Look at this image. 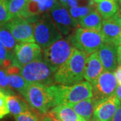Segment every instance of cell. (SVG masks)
<instances>
[{"label": "cell", "mask_w": 121, "mask_h": 121, "mask_svg": "<svg viewBox=\"0 0 121 121\" xmlns=\"http://www.w3.org/2000/svg\"><path fill=\"white\" fill-rule=\"evenodd\" d=\"M47 91L53 107L59 104L77 103L93 95L91 84L88 82H82L72 86L53 84L47 87Z\"/></svg>", "instance_id": "1"}, {"label": "cell", "mask_w": 121, "mask_h": 121, "mask_svg": "<svg viewBox=\"0 0 121 121\" xmlns=\"http://www.w3.org/2000/svg\"><path fill=\"white\" fill-rule=\"evenodd\" d=\"M88 55L75 48L69 59L54 73V82L63 86H72L83 79L85 63Z\"/></svg>", "instance_id": "2"}, {"label": "cell", "mask_w": 121, "mask_h": 121, "mask_svg": "<svg viewBox=\"0 0 121 121\" xmlns=\"http://www.w3.org/2000/svg\"><path fill=\"white\" fill-rule=\"evenodd\" d=\"M33 24L35 42L41 48L44 49L62 39V34L48 12L42 13Z\"/></svg>", "instance_id": "3"}, {"label": "cell", "mask_w": 121, "mask_h": 121, "mask_svg": "<svg viewBox=\"0 0 121 121\" xmlns=\"http://www.w3.org/2000/svg\"><path fill=\"white\" fill-rule=\"evenodd\" d=\"M69 42L75 48L91 55L98 51L104 40L100 32L79 27L69 36Z\"/></svg>", "instance_id": "4"}, {"label": "cell", "mask_w": 121, "mask_h": 121, "mask_svg": "<svg viewBox=\"0 0 121 121\" xmlns=\"http://www.w3.org/2000/svg\"><path fill=\"white\" fill-rule=\"evenodd\" d=\"M75 48L69 41L60 39L43 49L44 62L55 73L72 55Z\"/></svg>", "instance_id": "5"}, {"label": "cell", "mask_w": 121, "mask_h": 121, "mask_svg": "<svg viewBox=\"0 0 121 121\" xmlns=\"http://www.w3.org/2000/svg\"><path fill=\"white\" fill-rule=\"evenodd\" d=\"M54 72L43 60H35L21 67L20 74L28 83H39L48 87L55 84Z\"/></svg>", "instance_id": "6"}, {"label": "cell", "mask_w": 121, "mask_h": 121, "mask_svg": "<svg viewBox=\"0 0 121 121\" xmlns=\"http://www.w3.org/2000/svg\"><path fill=\"white\" fill-rule=\"evenodd\" d=\"M118 82L113 72L104 71L91 83L94 106L104 99L115 95Z\"/></svg>", "instance_id": "7"}, {"label": "cell", "mask_w": 121, "mask_h": 121, "mask_svg": "<svg viewBox=\"0 0 121 121\" xmlns=\"http://www.w3.org/2000/svg\"><path fill=\"white\" fill-rule=\"evenodd\" d=\"M22 96L31 108L43 114L47 113L52 103L47 91V87L39 83H28Z\"/></svg>", "instance_id": "8"}, {"label": "cell", "mask_w": 121, "mask_h": 121, "mask_svg": "<svg viewBox=\"0 0 121 121\" xmlns=\"http://www.w3.org/2000/svg\"><path fill=\"white\" fill-rule=\"evenodd\" d=\"M17 43H35L34 24L28 20L16 17L5 24Z\"/></svg>", "instance_id": "9"}, {"label": "cell", "mask_w": 121, "mask_h": 121, "mask_svg": "<svg viewBox=\"0 0 121 121\" xmlns=\"http://www.w3.org/2000/svg\"><path fill=\"white\" fill-rule=\"evenodd\" d=\"M41 48L35 43H17L13 50V60L22 67L35 60H43Z\"/></svg>", "instance_id": "10"}, {"label": "cell", "mask_w": 121, "mask_h": 121, "mask_svg": "<svg viewBox=\"0 0 121 121\" xmlns=\"http://www.w3.org/2000/svg\"><path fill=\"white\" fill-rule=\"evenodd\" d=\"M48 13L60 33L63 35L69 34L73 28L78 26L77 19L72 17L66 8L58 2Z\"/></svg>", "instance_id": "11"}, {"label": "cell", "mask_w": 121, "mask_h": 121, "mask_svg": "<svg viewBox=\"0 0 121 121\" xmlns=\"http://www.w3.org/2000/svg\"><path fill=\"white\" fill-rule=\"evenodd\" d=\"M121 102L114 95L101 101L94 106V118L97 121H112Z\"/></svg>", "instance_id": "12"}, {"label": "cell", "mask_w": 121, "mask_h": 121, "mask_svg": "<svg viewBox=\"0 0 121 121\" xmlns=\"http://www.w3.org/2000/svg\"><path fill=\"white\" fill-rule=\"evenodd\" d=\"M98 55L104 71L113 72L117 68V46L104 42L98 50Z\"/></svg>", "instance_id": "13"}, {"label": "cell", "mask_w": 121, "mask_h": 121, "mask_svg": "<svg viewBox=\"0 0 121 121\" xmlns=\"http://www.w3.org/2000/svg\"><path fill=\"white\" fill-rule=\"evenodd\" d=\"M100 33L104 42L111 43L118 46L121 37V27L112 17L103 19Z\"/></svg>", "instance_id": "14"}, {"label": "cell", "mask_w": 121, "mask_h": 121, "mask_svg": "<svg viewBox=\"0 0 121 121\" xmlns=\"http://www.w3.org/2000/svg\"><path fill=\"white\" fill-rule=\"evenodd\" d=\"M103 71L104 68L98 52H94L87 57L83 73V78L86 82L92 83Z\"/></svg>", "instance_id": "15"}, {"label": "cell", "mask_w": 121, "mask_h": 121, "mask_svg": "<svg viewBox=\"0 0 121 121\" xmlns=\"http://www.w3.org/2000/svg\"><path fill=\"white\" fill-rule=\"evenodd\" d=\"M60 121H86L79 117L71 107L67 104H59L49 112Z\"/></svg>", "instance_id": "16"}, {"label": "cell", "mask_w": 121, "mask_h": 121, "mask_svg": "<svg viewBox=\"0 0 121 121\" xmlns=\"http://www.w3.org/2000/svg\"><path fill=\"white\" fill-rule=\"evenodd\" d=\"M102 20V17L97 10H93L86 16L79 18L78 21V24L82 28L100 32Z\"/></svg>", "instance_id": "17"}, {"label": "cell", "mask_w": 121, "mask_h": 121, "mask_svg": "<svg viewBox=\"0 0 121 121\" xmlns=\"http://www.w3.org/2000/svg\"><path fill=\"white\" fill-rule=\"evenodd\" d=\"M7 106L9 113L13 117L29 110V106L26 100L19 95H9L7 98Z\"/></svg>", "instance_id": "18"}, {"label": "cell", "mask_w": 121, "mask_h": 121, "mask_svg": "<svg viewBox=\"0 0 121 121\" xmlns=\"http://www.w3.org/2000/svg\"><path fill=\"white\" fill-rule=\"evenodd\" d=\"M73 108L74 111L86 121L91 120L94 113V104L91 98L82 100L77 103L67 104Z\"/></svg>", "instance_id": "19"}, {"label": "cell", "mask_w": 121, "mask_h": 121, "mask_svg": "<svg viewBox=\"0 0 121 121\" xmlns=\"http://www.w3.org/2000/svg\"><path fill=\"white\" fill-rule=\"evenodd\" d=\"M118 9L116 0H101L96 5V10L103 19L112 17Z\"/></svg>", "instance_id": "20"}, {"label": "cell", "mask_w": 121, "mask_h": 121, "mask_svg": "<svg viewBox=\"0 0 121 121\" xmlns=\"http://www.w3.org/2000/svg\"><path fill=\"white\" fill-rule=\"evenodd\" d=\"M9 86L13 91H17L23 95L26 91L28 83L22 78L20 72H14L7 74Z\"/></svg>", "instance_id": "21"}, {"label": "cell", "mask_w": 121, "mask_h": 121, "mask_svg": "<svg viewBox=\"0 0 121 121\" xmlns=\"http://www.w3.org/2000/svg\"><path fill=\"white\" fill-rule=\"evenodd\" d=\"M28 0H9L8 1L9 13L10 20L16 17H23Z\"/></svg>", "instance_id": "22"}, {"label": "cell", "mask_w": 121, "mask_h": 121, "mask_svg": "<svg viewBox=\"0 0 121 121\" xmlns=\"http://www.w3.org/2000/svg\"><path fill=\"white\" fill-rule=\"evenodd\" d=\"M0 43L8 51L12 52L17 44L13 35L5 24L0 26Z\"/></svg>", "instance_id": "23"}, {"label": "cell", "mask_w": 121, "mask_h": 121, "mask_svg": "<svg viewBox=\"0 0 121 121\" xmlns=\"http://www.w3.org/2000/svg\"><path fill=\"white\" fill-rule=\"evenodd\" d=\"M13 63V52H10L0 43V67L5 69Z\"/></svg>", "instance_id": "24"}, {"label": "cell", "mask_w": 121, "mask_h": 121, "mask_svg": "<svg viewBox=\"0 0 121 121\" xmlns=\"http://www.w3.org/2000/svg\"><path fill=\"white\" fill-rule=\"evenodd\" d=\"M95 2L91 1L90 4L88 6H83V7H73L71 8L70 9V14L71 15V16L74 17L75 19L78 18V20L81 17H83L85 16H86L87 14L90 13L91 12H92L94 9L93 8V5Z\"/></svg>", "instance_id": "25"}, {"label": "cell", "mask_w": 121, "mask_h": 121, "mask_svg": "<svg viewBox=\"0 0 121 121\" xmlns=\"http://www.w3.org/2000/svg\"><path fill=\"white\" fill-rule=\"evenodd\" d=\"M10 20L9 13L8 1L0 0V26L4 25Z\"/></svg>", "instance_id": "26"}, {"label": "cell", "mask_w": 121, "mask_h": 121, "mask_svg": "<svg viewBox=\"0 0 121 121\" xmlns=\"http://www.w3.org/2000/svg\"><path fill=\"white\" fill-rule=\"evenodd\" d=\"M0 87L2 91L4 92L7 95L15 94L14 91L9 86L7 74L5 72L4 70L1 69V67H0Z\"/></svg>", "instance_id": "27"}, {"label": "cell", "mask_w": 121, "mask_h": 121, "mask_svg": "<svg viewBox=\"0 0 121 121\" xmlns=\"http://www.w3.org/2000/svg\"><path fill=\"white\" fill-rule=\"evenodd\" d=\"M57 2L58 1H56L55 0H41L39 2H37L40 14L50 11Z\"/></svg>", "instance_id": "28"}, {"label": "cell", "mask_w": 121, "mask_h": 121, "mask_svg": "<svg viewBox=\"0 0 121 121\" xmlns=\"http://www.w3.org/2000/svg\"><path fill=\"white\" fill-rule=\"evenodd\" d=\"M16 121H40L38 116L30 110L14 117Z\"/></svg>", "instance_id": "29"}, {"label": "cell", "mask_w": 121, "mask_h": 121, "mask_svg": "<svg viewBox=\"0 0 121 121\" xmlns=\"http://www.w3.org/2000/svg\"><path fill=\"white\" fill-rule=\"evenodd\" d=\"M7 98L8 95L0 90V119L9 113L7 106Z\"/></svg>", "instance_id": "30"}, {"label": "cell", "mask_w": 121, "mask_h": 121, "mask_svg": "<svg viewBox=\"0 0 121 121\" xmlns=\"http://www.w3.org/2000/svg\"><path fill=\"white\" fill-rule=\"evenodd\" d=\"M112 17L121 27V0H118V9Z\"/></svg>", "instance_id": "31"}, {"label": "cell", "mask_w": 121, "mask_h": 121, "mask_svg": "<svg viewBox=\"0 0 121 121\" xmlns=\"http://www.w3.org/2000/svg\"><path fill=\"white\" fill-rule=\"evenodd\" d=\"M41 121H60L57 120L52 116L50 112L44 114L43 117H41Z\"/></svg>", "instance_id": "32"}, {"label": "cell", "mask_w": 121, "mask_h": 121, "mask_svg": "<svg viewBox=\"0 0 121 121\" xmlns=\"http://www.w3.org/2000/svg\"><path fill=\"white\" fill-rule=\"evenodd\" d=\"M114 74L117 79L118 83L121 86V66H118L117 67L116 70L114 71Z\"/></svg>", "instance_id": "33"}, {"label": "cell", "mask_w": 121, "mask_h": 121, "mask_svg": "<svg viewBox=\"0 0 121 121\" xmlns=\"http://www.w3.org/2000/svg\"><path fill=\"white\" fill-rule=\"evenodd\" d=\"M112 121H121V103L114 114Z\"/></svg>", "instance_id": "34"}, {"label": "cell", "mask_w": 121, "mask_h": 121, "mask_svg": "<svg viewBox=\"0 0 121 121\" xmlns=\"http://www.w3.org/2000/svg\"><path fill=\"white\" fill-rule=\"evenodd\" d=\"M117 62L121 66V45L117 47Z\"/></svg>", "instance_id": "35"}, {"label": "cell", "mask_w": 121, "mask_h": 121, "mask_svg": "<svg viewBox=\"0 0 121 121\" xmlns=\"http://www.w3.org/2000/svg\"><path fill=\"white\" fill-rule=\"evenodd\" d=\"M115 95H117V97L119 99V100L121 101V86H120V85L117 86Z\"/></svg>", "instance_id": "36"}, {"label": "cell", "mask_w": 121, "mask_h": 121, "mask_svg": "<svg viewBox=\"0 0 121 121\" xmlns=\"http://www.w3.org/2000/svg\"><path fill=\"white\" fill-rule=\"evenodd\" d=\"M67 4L71 8L78 6V0H67Z\"/></svg>", "instance_id": "37"}, {"label": "cell", "mask_w": 121, "mask_h": 121, "mask_svg": "<svg viewBox=\"0 0 121 121\" xmlns=\"http://www.w3.org/2000/svg\"><path fill=\"white\" fill-rule=\"evenodd\" d=\"M91 1H94V2H95V3H98V2L100 1L101 0H91Z\"/></svg>", "instance_id": "38"}, {"label": "cell", "mask_w": 121, "mask_h": 121, "mask_svg": "<svg viewBox=\"0 0 121 121\" xmlns=\"http://www.w3.org/2000/svg\"><path fill=\"white\" fill-rule=\"evenodd\" d=\"M30 1H35V2H39V1H41V0H30Z\"/></svg>", "instance_id": "39"}, {"label": "cell", "mask_w": 121, "mask_h": 121, "mask_svg": "<svg viewBox=\"0 0 121 121\" xmlns=\"http://www.w3.org/2000/svg\"><path fill=\"white\" fill-rule=\"evenodd\" d=\"M119 45H121V39H120V40H119V43H118V46Z\"/></svg>", "instance_id": "40"}, {"label": "cell", "mask_w": 121, "mask_h": 121, "mask_svg": "<svg viewBox=\"0 0 121 121\" xmlns=\"http://www.w3.org/2000/svg\"><path fill=\"white\" fill-rule=\"evenodd\" d=\"M96 121L95 119H94V118H92L91 120H90V121Z\"/></svg>", "instance_id": "41"}, {"label": "cell", "mask_w": 121, "mask_h": 121, "mask_svg": "<svg viewBox=\"0 0 121 121\" xmlns=\"http://www.w3.org/2000/svg\"><path fill=\"white\" fill-rule=\"evenodd\" d=\"M7 121V120H4V121Z\"/></svg>", "instance_id": "42"}, {"label": "cell", "mask_w": 121, "mask_h": 121, "mask_svg": "<svg viewBox=\"0 0 121 121\" xmlns=\"http://www.w3.org/2000/svg\"><path fill=\"white\" fill-rule=\"evenodd\" d=\"M0 90H1V87H0ZM2 91V90H1Z\"/></svg>", "instance_id": "43"}, {"label": "cell", "mask_w": 121, "mask_h": 121, "mask_svg": "<svg viewBox=\"0 0 121 121\" xmlns=\"http://www.w3.org/2000/svg\"><path fill=\"white\" fill-rule=\"evenodd\" d=\"M55 1H57V0H55Z\"/></svg>", "instance_id": "44"}, {"label": "cell", "mask_w": 121, "mask_h": 121, "mask_svg": "<svg viewBox=\"0 0 121 121\" xmlns=\"http://www.w3.org/2000/svg\"><path fill=\"white\" fill-rule=\"evenodd\" d=\"M8 1H9V0H8Z\"/></svg>", "instance_id": "45"}, {"label": "cell", "mask_w": 121, "mask_h": 121, "mask_svg": "<svg viewBox=\"0 0 121 121\" xmlns=\"http://www.w3.org/2000/svg\"><path fill=\"white\" fill-rule=\"evenodd\" d=\"M116 1H118V0H116Z\"/></svg>", "instance_id": "46"}]
</instances>
